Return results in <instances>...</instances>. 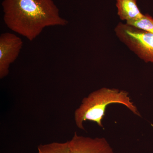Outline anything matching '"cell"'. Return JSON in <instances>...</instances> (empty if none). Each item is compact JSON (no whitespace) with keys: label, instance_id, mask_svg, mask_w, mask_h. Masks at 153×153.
Masks as SVG:
<instances>
[{"label":"cell","instance_id":"cell-1","mask_svg":"<svg viewBox=\"0 0 153 153\" xmlns=\"http://www.w3.org/2000/svg\"><path fill=\"white\" fill-rule=\"evenodd\" d=\"M1 4L7 27L30 41L45 28L68 24L53 0H4Z\"/></svg>","mask_w":153,"mask_h":153},{"label":"cell","instance_id":"cell-2","mask_svg":"<svg viewBox=\"0 0 153 153\" xmlns=\"http://www.w3.org/2000/svg\"><path fill=\"white\" fill-rule=\"evenodd\" d=\"M112 103L123 105L134 114L141 117L128 91L103 87L93 91L82 99L81 104L74 112V120L76 126L80 129L85 130L83 123L88 120L103 128L102 120L107 107Z\"/></svg>","mask_w":153,"mask_h":153},{"label":"cell","instance_id":"cell-3","mask_svg":"<svg viewBox=\"0 0 153 153\" xmlns=\"http://www.w3.org/2000/svg\"><path fill=\"white\" fill-rule=\"evenodd\" d=\"M114 31L119 40L141 60L153 63V34L121 22Z\"/></svg>","mask_w":153,"mask_h":153},{"label":"cell","instance_id":"cell-4","mask_svg":"<svg viewBox=\"0 0 153 153\" xmlns=\"http://www.w3.org/2000/svg\"><path fill=\"white\" fill-rule=\"evenodd\" d=\"M21 38L13 33H3L0 36V78L8 75L10 66L16 60L23 47Z\"/></svg>","mask_w":153,"mask_h":153},{"label":"cell","instance_id":"cell-5","mask_svg":"<svg viewBox=\"0 0 153 153\" xmlns=\"http://www.w3.org/2000/svg\"><path fill=\"white\" fill-rule=\"evenodd\" d=\"M68 143L71 153H114L104 137L92 138L75 132Z\"/></svg>","mask_w":153,"mask_h":153},{"label":"cell","instance_id":"cell-6","mask_svg":"<svg viewBox=\"0 0 153 153\" xmlns=\"http://www.w3.org/2000/svg\"><path fill=\"white\" fill-rule=\"evenodd\" d=\"M117 15L125 23L141 19L144 15L140 11L137 0H116Z\"/></svg>","mask_w":153,"mask_h":153},{"label":"cell","instance_id":"cell-7","mask_svg":"<svg viewBox=\"0 0 153 153\" xmlns=\"http://www.w3.org/2000/svg\"><path fill=\"white\" fill-rule=\"evenodd\" d=\"M38 153H71L68 141L41 144L38 147Z\"/></svg>","mask_w":153,"mask_h":153},{"label":"cell","instance_id":"cell-8","mask_svg":"<svg viewBox=\"0 0 153 153\" xmlns=\"http://www.w3.org/2000/svg\"><path fill=\"white\" fill-rule=\"evenodd\" d=\"M126 23L153 34V18L148 14L136 21Z\"/></svg>","mask_w":153,"mask_h":153}]
</instances>
